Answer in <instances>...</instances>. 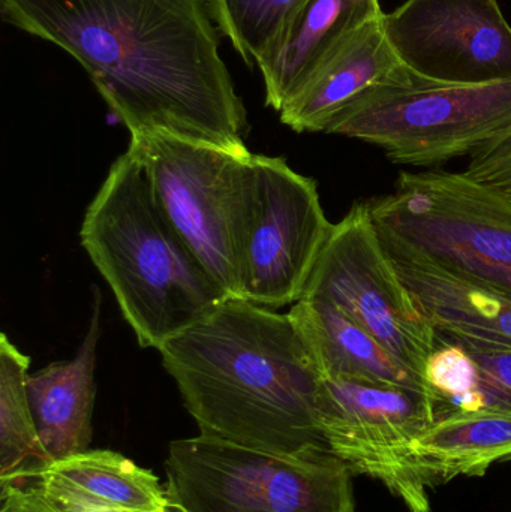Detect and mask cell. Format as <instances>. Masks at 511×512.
I'll use <instances>...</instances> for the list:
<instances>
[{"mask_svg": "<svg viewBox=\"0 0 511 512\" xmlns=\"http://www.w3.org/2000/svg\"><path fill=\"white\" fill-rule=\"evenodd\" d=\"M0 17L77 60L129 134L252 155L209 0H0Z\"/></svg>", "mask_w": 511, "mask_h": 512, "instance_id": "obj_1", "label": "cell"}, {"mask_svg": "<svg viewBox=\"0 0 511 512\" xmlns=\"http://www.w3.org/2000/svg\"><path fill=\"white\" fill-rule=\"evenodd\" d=\"M159 352L200 435L279 454L329 448L323 376L288 313L227 300Z\"/></svg>", "mask_w": 511, "mask_h": 512, "instance_id": "obj_2", "label": "cell"}, {"mask_svg": "<svg viewBox=\"0 0 511 512\" xmlns=\"http://www.w3.org/2000/svg\"><path fill=\"white\" fill-rule=\"evenodd\" d=\"M80 237L141 348L159 351L228 300L168 221L131 149L111 165Z\"/></svg>", "mask_w": 511, "mask_h": 512, "instance_id": "obj_3", "label": "cell"}, {"mask_svg": "<svg viewBox=\"0 0 511 512\" xmlns=\"http://www.w3.org/2000/svg\"><path fill=\"white\" fill-rule=\"evenodd\" d=\"M390 256L511 298V200L465 173L399 174L395 189L368 201Z\"/></svg>", "mask_w": 511, "mask_h": 512, "instance_id": "obj_4", "label": "cell"}, {"mask_svg": "<svg viewBox=\"0 0 511 512\" xmlns=\"http://www.w3.org/2000/svg\"><path fill=\"white\" fill-rule=\"evenodd\" d=\"M177 512H357L354 474L329 448L279 454L198 435L164 462Z\"/></svg>", "mask_w": 511, "mask_h": 512, "instance_id": "obj_5", "label": "cell"}, {"mask_svg": "<svg viewBox=\"0 0 511 512\" xmlns=\"http://www.w3.org/2000/svg\"><path fill=\"white\" fill-rule=\"evenodd\" d=\"M511 126V80L458 84L408 71L333 117L324 134L380 147L396 165L434 167L462 156Z\"/></svg>", "mask_w": 511, "mask_h": 512, "instance_id": "obj_6", "label": "cell"}, {"mask_svg": "<svg viewBox=\"0 0 511 512\" xmlns=\"http://www.w3.org/2000/svg\"><path fill=\"white\" fill-rule=\"evenodd\" d=\"M168 221L228 300L242 297L251 159L164 132L131 135Z\"/></svg>", "mask_w": 511, "mask_h": 512, "instance_id": "obj_7", "label": "cell"}, {"mask_svg": "<svg viewBox=\"0 0 511 512\" xmlns=\"http://www.w3.org/2000/svg\"><path fill=\"white\" fill-rule=\"evenodd\" d=\"M302 298L329 301L390 354L425 376L437 330L384 249L368 201L354 204L333 225Z\"/></svg>", "mask_w": 511, "mask_h": 512, "instance_id": "obj_8", "label": "cell"}, {"mask_svg": "<svg viewBox=\"0 0 511 512\" xmlns=\"http://www.w3.org/2000/svg\"><path fill=\"white\" fill-rule=\"evenodd\" d=\"M317 409L327 447L354 477L380 481L411 512H431L432 489L414 441L437 418L434 397L359 379L323 378Z\"/></svg>", "mask_w": 511, "mask_h": 512, "instance_id": "obj_9", "label": "cell"}, {"mask_svg": "<svg viewBox=\"0 0 511 512\" xmlns=\"http://www.w3.org/2000/svg\"><path fill=\"white\" fill-rule=\"evenodd\" d=\"M242 246V297L276 307L302 300L332 234L317 183L282 158L252 155Z\"/></svg>", "mask_w": 511, "mask_h": 512, "instance_id": "obj_10", "label": "cell"}, {"mask_svg": "<svg viewBox=\"0 0 511 512\" xmlns=\"http://www.w3.org/2000/svg\"><path fill=\"white\" fill-rule=\"evenodd\" d=\"M402 65L426 80H511V26L498 0H407L384 14Z\"/></svg>", "mask_w": 511, "mask_h": 512, "instance_id": "obj_11", "label": "cell"}, {"mask_svg": "<svg viewBox=\"0 0 511 512\" xmlns=\"http://www.w3.org/2000/svg\"><path fill=\"white\" fill-rule=\"evenodd\" d=\"M383 15L380 0H303L258 59L267 107L281 113L338 48Z\"/></svg>", "mask_w": 511, "mask_h": 512, "instance_id": "obj_12", "label": "cell"}, {"mask_svg": "<svg viewBox=\"0 0 511 512\" xmlns=\"http://www.w3.org/2000/svg\"><path fill=\"white\" fill-rule=\"evenodd\" d=\"M383 18L354 33L317 69L279 113L284 125L296 132H324L345 108L407 74L387 39Z\"/></svg>", "mask_w": 511, "mask_h": 512, "instance_id": "obj_13", "label": "cell"}, {"mask_svg": "<svg viewBox=\"0 0 511 512\" xmlns=\"http://www.w3.org/2000/svg\"><path fill=\"white\" fill-rule=\"evenodd\" d=\"M92 315L72 360L51 363L27 376V394L39 438L51 462L89 450L96 399V358L102 295L93 286ZM50 462V463H51Z\"/></svg>", "mask_w": 511, "mask_h": 512, "instance_id": "obj_14", "label": "cell"}, {"mask_svg": "<svg viewBox=\"0 0 511 512\" xmlns=\"http://www.w3.org/2000/svg\"><path fill=\"white\" fill-rule=\"evenodd\" d=\"M323 378L359 379L434 397L425 376L402 363L329 301L302 298L290 312Z\"/></svg>", "mask_w": 511, "mask_h": 512, "instance_id": "obj_15", "label": "cell"}, {"mask_svg": "<svg viewBox=\"0 0 511 512\" xmlns=\"http://www.w3.org/2000/svg\"><path fill=\"white\" fill-rule=\"evenodd\" d=\"M390 258L437 333L511 349V298L422 262Z\"/></svg>", "mask_w": 511, "mask_h": 512, "instance_id": "obj_16", "label": "cell"}, {"mask_svg": "<svg viewBox=\"0 0 511 512\" xmlns=\"http://www.w3.org/2000/svg\"><path fill=\"white\" fill-rule=\"evenodd\" d=\"M24 483L113 510L171 508L167 487L152 471L111 450H87L54 460Z\"/></svg>", "mask_w": 511, "mask_h": 512, "instance_id": "obj_17", "label": "cell"}, {"mask_svg": "<svg viewBox=\"0 0 511 512\" xmlns=\"http://www.w3.org/2000/svg\"><path fill=\"white\" fill-rule=\"evenodd\" d=\"M414 454L429 487L459 477H483L511 460V412H453L437 418L414 441Z\"/></svg>", "mask_w": 511, "mask_h": 512, "instance_id": "obj_18", "label": "cell"}, {"mask_svg": "<svg viewBox=\"0 0 511 512\" xmlns=\"http://www.w3.org/2000/svg\"><path fill=\"white\" fill-rule=\"evenodd\" d=\"M30 358L0 336V484L24 483L51 462L27 394Z\"/></svg>", "mask_w": 511, "mask_h": 512, "instance_id": "obj_19", "label": "cell"}, {"mask_svg": "<svg viewBox=\"0 0 511 512\" xmlns=\"http://www.w3.org/2000/svg\"><path fill=\"white\" fill-rule=\"evenodd\" d=\"M425 379L435 396L437 418L453 412H511L509 391L489 381L473 355L453 340L437 336V346L426 360Z\"/></svg>", "mask_w": 511, "mask_h": 512, "instance_id": "obj_20", "label": "cell"}, {"mask_svg": "<svg viewBox=\"0 0 511 512\" xmlns=\"http://www.w3.org/2000/svg\"><path fill=\"white\" fill-rule=\"evenodd\" d=\"M303 0H209L219 32L246 65H257L273 36Z\"/></svg>", "mask_w": 511, "mask_h": 512, "instance_id": "obj_21", "label": "cell"}, {"mask_svg": "<svg viewBox=\"0 0 511 512\" xmlns=\"http://www.w3.org/2000/svg\"><path fill=\"white\" fill-rule=\"evenodd\" d=\"M465 174L482 185L497 189L511 200V126L470 156Z\"/></svg>", "mask_w": 511, "mask_h": 512, "instance_id": "obj_22", "label": "cell"}, {"mask_svg": "<svg viewBox=\"0 0 511 512\" xmlns=\"http://www.w3.org/2000/svg\"><path fill=\"white\" fill-rule=\"evenodd\" d=\"M437 336L464 346L479 364L483 375L511 394V349L498 348V346L486 345V343L462 339V337L444 336L440 333H437Z\"/></svg>", "mask_w": 511, "mask_h": 512, "instance_id": "obj_23", "label": "cell"}, {"mask_svg": "<svg viewBox=\"0 0 511 512\" xmlns=\"http://www.w3.org/2000/svg\"><path fill=\"white\" fill-rule=\"evenodd\" d=\"M0 512H60L30 483L0 484Z\"/></svg>", "mask_w": 511, "mask_h": 512, "instance_id": "obj_24", "label": "cell"}, {"mask_svg": "<svg viewBox=\"0 0 511 512\" xmlns=\"http://www.w3.org/2000/svg\"><path fill=\"white\" fill-rule=\"evenodd\" d=\"M33 486V484H32ZM38 489V487H36ZM39 492L44 495L45 499L51 502L54 507L60 512H140V511H125V510H113V508L99 507V505L89 504L86 501H80V499L72 498V496L63 495L59 492H50V490H41ZM161 512H177L173 507L168 510Z\"/></svg>", "mask_w": 511, "mask_h": 512, "instance_id": "obj_25", "label": "cell"}]
</instances>
